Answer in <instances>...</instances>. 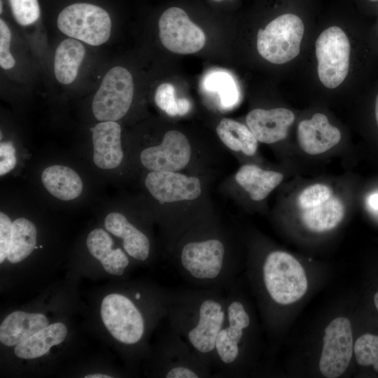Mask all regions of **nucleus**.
Listing matches in <instances>:
<instances>
[{"instance_id":"obj_1","label":"nucleus","mask_w":378,"mask_h":378,"mask_svg":"<svg viewBox=\"0 0 378 378\" xmlns=\"http://www.w3.org/2000/svg\"><path fill=\"white\" fill-rule=\"evenodd\" d=\"M226 290L212 288L169 292L167 316L178 334L213 367L218 334L226 314Z\"/></svg>"},{"instance_id":"obj_2","label":"nucleus","mask_w":378,"mask_h":378,"mask_svg":"<svg viewBox=\"0 0 378 378\" xmlns=\"http://www.w3.org/2000/svg\"><path fill=\"white\" fill-rule=\"evenodd\" d=\"M226 314L216 341L213 375L229 377L241 364L243 343L251 325L244 303L231 286L226 290ZM214 377V376H213Z\"/></svg>"},{"instance_id":"obj_3","label":"nucleus","mask_w":378,"mask_h":378,"mask_svg":"<svg viewBox=\"0 0 378 378\" xmlns=\"http://www.w3.org/2000/svg\"><path fill=\"white\" fill-rule=\"evenodd\" d=\"M304 31L303 20L297 13L284 12L259 29L258 51L270 63H287L299 55Z\"/></svg>"},{"instance_id":"obj_4","label":"nucleus","mask_w":378,"mask_h":378,"mask_svg":"<svg viewBox=\"0 0 378 378\" xmlns=\"http://www.w3.org/2000/svg\"><path fill=\"white\" fill-rule=\"evenodd\" d=\"M262 282L268 295L279 304L299 300L307 290V279L300 263L284 251L270 253L262 267Z\"/></svg>"},{"instance_id":"obj_5","label":"nucleus","mask_w":378,"mask_h":378,"mask_svg":"<svg viewBox=\"0 0 378 378\" xmlns=\"http://www.w3.org/2000/svg\"><path fill=\"white\" fill-rule=\"evenodd\" d=\"M57 27L65 35L97 46L110 37L111 21L102 8L88 3H76L64 8L57 17Z\"/></svg>"},{"instance_id":"obj_6","label":"nucleus","mask_w":378,"mask_h":378,"mask_svg":"<svg viewBox=\"0 0 378 378\" xmlns=\"http://www.w3.org/2000/svg\"><path fill=\"white\" fill-rule=\"evenodd\" d=\"M315 52L321 83L330 89L340 85L350 65L351 45L346 33L338 26L326 28L316 41Z\"/></svg>"},{"instance_id":"obj_7","label":"nucleus","mask_w":378,"mask_h":378,"mask_svg":"<svg viewBox=\"0 0 378 378\" xmlns=\"http://www.w3.org/2000/svg\"><path fill=\"white\" fill-rule=\"evenodd\" d=\"M133 94L134 83L130 71L120 66L111 68L94 96V116L101 122L120 120L128 111Z\"/></svg>"},{"instance_id":"obj_8","label":"nucleus","mask_w":378,"mask_h":378,"mask_svg":"<svg viewBox=\"0 0 378 378\" xmlns=\"http://www.w3.org/2000/svg\"><path fill=\"white\" fill-rule=\"evenodd\" d=\"M101 316L110 334L120 343L132 346L143 339L145 318L130 298L119 293L106 295L102 302Z\"/></svg>"},{"instance_id":"obj_9","label":"nucleus","mask_w":378,"mask_h":378,"mask_svg":"<svg viewBox=\"0 0 378 378\" xmlns=\"http://www.w3.org/2000/svg\"><path fill=\"white\" fill-rule=\"evenodd\" d=\"M158 27L161 43L173 52L192 54L205 45V34L182 8L172 6L166 9L160 17Z\"/></svg>"},{"instance_id":"obj_10","label":"nucleus","mask_w":378,"mask_h":378,"mask_svg":"<svg viewBox=\"0 0 378 378\" xmlns=\"http://www.w3.org/2000/svg\"><path fill=\"white\" fill-rule=\"evenodd\" d=\"M319 370L327 378H337L346 370L353 354L350 321L345 317L333 319L325 329Z\"/></svg>"},{"instance_id":"obj_11","label":"nucleus","mask_w":378,"mask_h":378,"mask_svg":"<svg viewBox=\"0 0 378 378\" xmlns=\"http://www.w3.org/2000/svg\"><path fill=\"white\" fill-rule=\"evenodd\" d=\"M163 349L162 377L166 378L213 377L211 367L171 328L166 337Z\"/></svg>"},{"instance_id":"obj_12","label":"nucleus","mask_w":378,"mask_h":378,"mask_svg":"<svg viewBox=\"0 0 378 378\" xmlns=\"http://www.w3.org/2000/svg\"><path fill=\"white\" fill-rule=\"evenodd\" d=\"M191 148L187 137L181 132L170 130L160 145L142 150V164L150 171L177 172L189 162Z\"/></svg>"},{"instance_id":"obj_13","label":"nucleus","mask_w":378,"mask_h":378,"mask_svg":"<svg viewBox=\"0 0 378 378\" xmlns=\"http://www.w3.org/2000/svg\"><path fill=\"white\" fill-rule=\"evenodd\" d=\"M145 185L160 204L194 200L201 193L197 178L175 172L152 171L147 175Z\"/></svg>"},{"instance_id":"obj_14","label":"nucleus","mask_w":378,"mask_h":378,"mask_svg":"<svg viewBox=\"0 0 378 378\" xmlns=\"http://www.w3.org/2000/svg\"><path fill=\"white\" fill-rule=\"evenodd\" d=\"M294 120V113L287 108H255L247 114L246 122L258 141L273 144L287 136Z\"/></svg>"},{"instance_id":"obj_15","label":"nucleus","mask_w":378,"mask_h":378,"mask_svg":"<svg viewBox=\"0 0 378 378\" xmlns=\"http://www.w3.org/2000/svg\"><path fill=\"white\" fill-rule=\"evenodd\" d=\"M91 131L95 165L103 169L119 166L123 158L120 125L115 121H104L91 128Z\"/></svg>"},{"instance_id":"obj_16","label":"nucleus","mask_w":378,"mask_h":378,"mask_svg":"<svg viewBox=\"0 0 378 378\" xmlns=\"http://www.w3.org/2000/svg\"><path fill=\"white\" fill-rule=\"evenodd\" d=\"M298 139L302 150L318 155L330 149L341 139L340 131L330 125L323 113H316L311 119L301 121L298 127Z\"/></svg>"},{"instance_id":"obj_17","label":"nucleus","mask_w":378,"mask_h":378,"mask_svg":"<svg viewBox=\"0 0 378 378\" xmlns=\"http://www.w3.org/2000/svg\"><path fill=\"white\" fill-rule=\"evenodd\" d=\"M108 232L122 239L125 252L133 258L145 261L150 254V241L148 237L130 223L122 214L112 212L104 220Z\"/></svg>"},{"instance_id":"obj_18","label":"nucleus","mask_w":378,"mask_h":378,"mask_svg":"<svg viewBox=\"0 0 378 378\" xmlns=\"http://www.w3.org/2000/svg\"><path fill=\"white\" fill-rule=\"evenodd\" d=\"M48 325V320L43 314L14 312L1 324L0 341L8 346L17 345Z\"/></svg>"},{"instance_id":"obj_19","label":"nucleus","mask_w":378,"mask_h":378,"mask_svg":"<svg viewBox=\"0 0 378 378\" xmlns=\"http://www.w3.org/2000/svg\"><path fill=\"white\" fill-rule=\"evenodd\" d=\"M86 244L90 254L100 261L106 272L117 276L124 273L129 259L121 248H113V241L106 231L93 230L88 234Z\"/></svg>"},{"instance_id":"obj_20","label":"nucleus","mask_w":378,"mask_h":378,"mask_svg":"<svg viewBox=\"0 0 378 378\" xmlns=\"http://www.w3.org/2000/svg\"><path fill=\"white\" fill-rule=\"evenodd\" d=\"M41 181L46 189L61 200L76 199L83 190V183L79 175L66 166L48 167L42 172Z\"/></svg>"},{"instance_id":"obj_21","label":"nucleus","mask_w":378,"mask_h":378,"mask_svg":"<svg viewBox=\"0 0 378 378\" xmlns=\"http://www.w3.org/2000/svg\"><path fill=\"white\" fill-rule=\"evenodd\" d=\"M283 174L260 169L254 164L242 166L235 175V180L254 201L265 199L283 179Z\"/></svg>"},{"instance_id":"obj_22","label":"nucleus","mask_w":378,"mask_h":378,"mask_svg":"<svg viewBox=\"0 0 378 378\" xmlns=\"http://www.w3.org/2000/svg\"><path fill=\"white\" fill-rule=\"evenodd\" d=\"M67 334L66 326L62 323L48 325L26 340L15 345V355L23 359L39 358L50 349L64 341Z\"/></svg>"},{"instance_id":"obj_23","label":"nucleus","mask_w":378,"mask_h":378,"mask_svg":"<svg viewBox=\"0 0 378 378\" xmlns=\"http://www.w3.org/2000/svg\"><path fill=\"white\" fill-rule=\"evenodd\" d=\"M85 50L77 39L68 38L57 46L54 57V73L62 84L71 83L76 78Z\"/></svg>"},{"instance_id":"obj_24","label":"nucleus","mask_w":378,"mask_h":378,"mask_svg":"<svg viewBox=\"0 0 378 378\" xmlns=\"http://www.w3.org/2000/svg\"><path fill=\"white\" fill-rule=\"evenodd\" d=\"M342 203L336 197H330L323 203L304 209L302 219L304 225L314 232H324L335 227L344 217Z\"/></svg>"},{"instance_id":"obj_25","label":"nucleus","mask_w":378,"mask_h":378,"mask_svg":"<svg viewBox=\"0 0 378 378\" xmlns=\"http://www.w3.org/2000/svg\"><path fill=\"white\" fill-rule=\"evenodd\" d=\"M222 142L234 151L253 155L258 148V140L248 126L230 118H223L216 127Z\"/></svg>"},{"instance_id":"obj_26","label":"nucleus","mask_w":378,"mask_h":378,"mask_svg":"<svg viewBox=\"0 0 378 378\" xmlns=\"http://www.w3.org/2000/svg\"><path fill=\"white\" fill-rule=\"evenodd\" d=\"M36 228L30 220L24 218L14 220L8 260L17 263L27 258L36 246Z\"/></svg>"},{"instance_id":"obj_27","label":"nucleus","mask_w":378,"mask_h":378,"mask_svg":"<svg viewBox=\"0 0 378 378\" xmlns=\"http://www.w3.org/2000/svg\"><path fill=\"white\" fill-rule=\"evenodd\" d=\"M206 88L218 93L225 107L232 106L238 99V91L232 77L225 71L210 73L204 81Z\"/></svg>"},{"instance_id":"obj_28","label":"nucleus","mask_w":378,"mask_h":378,"mask_svg":"<svg viewBox=\"0 0 378 378\" xmlns=\"http://www.w3.org/2000/svg\"><path fill=\"white\" fill-rule=\"evenodd\" d=\"M354 351L358 364L372 365L378 372V335L370 333L361 335L356 340Z\"/></svg>"},{"instance_id":"obj_29","label":"nucleus","mask_w":378,"mask_h":378,"mask_svg":"<svg viewBox=\"0 0 378 378\" xmlns=\"http://www.w3.org/2000/svg\"><path fill=\"white\" fill-rule=\"evenodd\" d=\"M15 20L22 26L36 22L40 16L38 0H8Z\"/></svg>"},{"instance_id":"obj_30","label":"nucleus","mask_w":378,"mask_h":378,"mask_svg":"<svg viewBox=\"0 0 378 378\" xmlns=\"http://www.w3.org/2000/svg\"><path fill=\"white\" fill-rule=\"evenodd\" d=\"M332 196L330 188L323 184H314L304 189L298 197V204L302 209L316 206Z\"/></svg>"},{"instance_id":"obj_31","label":"nucleus","mask_w":378,"mask_h":378,"mask_svg":"<svg viewBox=\"0 0 378 378\" xmlns=\"http://www.w3.org/2000/svg\"><path fill=\"white\" fill-rule=\"evenodd\" d=\"M174 94V85L168 83L160 85L155 93L156 105L169 116L178 115V104Z\"/></svg>"},{"instance_id":"obj_32","label":"nucleus","mask_w":378,"mask_h":378,"mask_svg":"<svg viewBox=\"0 0 378 378\" xmlns=\"http://www.w3.org/2000/svg\"><path fill=\"white\" fill-rule=\"evenodd\" d=\"M11 32L3 19L0 20V65L4 69L14 66L15 61L10 52Z\"/></svg>"},{"instance_id":"obj_33","label":"nucleus","mask_w":378,"mask_h":378,"mask_svg":"<svg viewBox=\"0 0 378 378\" xmlns=\"http://www.w3.org/2000/svg\"><path fill=\"white\" fill-rule=\"evenodd\" d=\"M12 224L10 218L0 213V262L8 257L12 238Z\"/></svg>"},{"instance_id":"obj_34","label":"nucleus","mask_w":378,"mask_h":378,"mask_svg":"<svg viewBox=\"0 0 378 378\" xmlns=\"http://www.w3.org/2000/svg\"><path fill=\"white\" fill-rule=\"evenodd\" d=\"M15 150L12 143L1 142L0 144V175L11 171L16 164Z\"/></svg>"},{"instance_id":"obj_35","label":"nucleus","mask_w":378,"mask_h":378,"mask_svg":"<svg viewBox=\"0 0 378 378\" xmlns=\"http://www.w3.org/2000/svg\"><path fill=\"white\" fill-rule=\"evenodd\" d=\"M178 115H185L190 108V102L185 98L177 99Z\"/></svg>"},{"instance_id":"obj_36","label":"nucleus","mask_w":378,"mask_h":378,"mask_svg":"<svg viewBox=\"0 0 378 378\" xmlns=\"http://www.w3.org/2000/svg\"><path fill=\"white\" fill-rule=\"evenodd\" d=\"M368 204L373 209L378 210V193L372 194L368 197Z\"/></svg>"},{"instance_id":"obj_37","label":"nucleus","mask_w":378,"mask_h":378,"mask_svg":"<svg viewBox=\"0 0 378 378\" xmlns=\"http://www.w3.org/2000/svg\"><path fill=\"white\" fill-rule=\"evenodd\" d=\"M85 378H111V376L104 374H88L85 377Z\"/></svg>"},{"instance_id":"obj_38","label":"nucleus","mask_w":378,"mask_h":378,"mask_svg":"<svg viewBox=\"0 0 378 378\" xmlns=\"http://www.w3.org/2000/svg\"><path fill=\"white\" fill-rule=\"evenodd\" d=\"M374 113H375V118H376L377 124L378 125V93L377 94L376 99H375Z\"/></svg>"},{"instance_id":"obj_39","label":"nucleus","mask_w":378,"mask_h":378,"mask_svg":"<svg viewBox=\"0 0 378 378\" xmlns=\"http://www.w3.org/2000/svg\"><path fill=\"white\" fill-rule=\"evenodd\" d=\"M374 305L378 311V291L376 293L374 297Z\"/></svg>"},{"instance_id":"obj_40","label":"nucleus","mask_w":378,"mask_h":378,"mask_svg":"<svg viewBox=\"0 0 378 378\" xmlns=\"http://www.w3.org/2000/svg\"><path fill=\"white\" fill-rule=\"evenodd\" d=\"M366 1L370 3L377 4L378 6V0H366Z\"/></svg>"},{"instance_id":"obj_41","label":"nucleus","mask_w":378,"mask_h":378,"mask_svg":"<svg viewBox=\"0 0 378 378\" xmlns=\"http://www.w3.org/2000/svg\"><path fill=\"white\" fill-rule=\"evenodd\" d=\"M0 5H1L0 10H1V13H2V1L1 0L0 1Z\"/></svg>"},{"instance_id":"obj_42","label":"nucleus","mask_w":378,"mask_h":378,"mask_svg":"<svg viewBox=\"0 0 378 378\" xmlns=\"http://www.w3.org/2000/svg\"><path fill=\"white\" fill-rule=\"evenodd\" d=\"M214 1H221L223 0H214Z\"/></svg>"}]
</instances>
